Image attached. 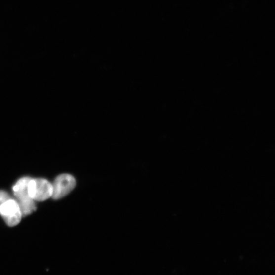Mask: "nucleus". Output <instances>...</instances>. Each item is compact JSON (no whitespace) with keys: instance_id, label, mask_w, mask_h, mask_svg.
<instances>
[{"instance_id":"1","label":"nucleus","mask_w":275,"mask_h":275,"mask_svg":"<svg viewBox=\"0 0 275 275\" xmlns=\"http://www.w3.org/2000/svg\"><path fill=\"white\" fill-rule=\"evenodd\" d=\"M31 180L29 177H24L19 180L13 187L16 198L19 200V205L22 216H27L36 209L35 200L29 196L28 183Z\"/></svg>"},{"instance_id":"2","label":"nucleus","mask_w":275,"mask_h":275,"mask_svg":"<svg viewBox=\"0 0 275 275\" xmlns=\"http://www.w3.org/2000/svg\"><path fill=\"white\" fill-rule=\"evenodd\" d=\"M53 186L49 182L43 179H32L28 185L29 196L33 200L43 201L52 196Z\"/></svg>"},{"instance_id":"3","label":"nucleus","mask_w":275,"mask_h":275,"mask_svg":"<svg viewBox=\"0 0 275 275\" xmlns=\"http://www.w3.org/2000/svg\"><path fill=\"white\" fill-rule=\"evenodd\" d=\"M53 186L52 197L55 200L66 196L76 186L75 178L71 175L64 174L58 176Z\"/></svg>"},{"instance_id":"4","label":"nucleus","mask_w":275,"mask_h":275,"mask_svg":"<svg viewBox=\"0 0 275 275\" xmlns=\"http://www.w3.org/2000/svg\"><path fill=\"white\" fill-rule=\"evenodd\" d=\"M0 215L11 227L18 224L23 216L18 202L11 199L0 206Z\"/></svg>"},{"instance_id":"5","label":"nucleus","mask_w":275,"mask_h":275,"mask_svg":"<svg viewBox=\"0 0 275 275\" xmlns=\"http://www.w3.org/2000/svg\"><path fill=\"white\" fill-rule=\"evenodd\" d=\"M10 199L7 192L3 191H0V206Z\"/></svg>"}]
</instances>
